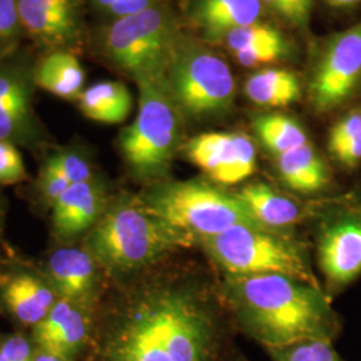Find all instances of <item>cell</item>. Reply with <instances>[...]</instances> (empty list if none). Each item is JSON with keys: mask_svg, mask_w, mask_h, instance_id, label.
Here are the masks:
<instances>
[{"mask_svg": "<svg viewBox=\"0 0 361 361\" xmlns=\"http://www.w3.org/2000/svg\"><path fill=\"white\" fill-rule=\"evenodd\" d=\"M87 361H225L226 329L216 307L190 284L135 290L98 324Z\"/></svg>", "mask_w": 361, "mask_h": 361, "instance_id": "obj_1", "label": "cell"}, {"mask_svg": "<svg viewBox=\"0 0 361 361\" xmlns=\"http://www.w3.org/2000/svg\"><path fill=\"white\" fill-rule=\"evenodd\" d=\"M224 293L237 326L265 348L335 341L341 322L322 286L284 274L228 276Z\"/></svg>", "mask_w": 361, "mask_h": 361, "instance_id": "obj_2", "label": "cell"}, {"mask_svg": "<svg viewBox=\"0 0 361 361\" xmlns=\"http://www.w3.org/2000/svg\"><path fill=\"white\" fill-rule=\"evenodd\" d=\"M197 241L143 204L140 195L110 201L86 237V250L98 267L126 274L152 267L170 253Z\"/></svg>", "mask_w": 361, "mask_h": 361, "instance_id": "obj_3", "label": "cell"}, {"mask_svg": "<svg viewBox=\"0 0 361 361\" xmlns=\"http://www.w3.org/2000/svg\"><path fill=\"white\" fill-rule=\"evenodd\" d=\"M183 34L166 0L149 8L106 20L90 32L89 43L104 62L135 83L165 77Z\"/></svg>", "mask_w": 361, "mask_h": 361, "instance_id": "obj_4", "label": "cell"}, {"mask_svg": "<svg viewBox=\"0 0 361 361\" xmlns=\"http://www.w3.org/2000/svg\"><path fill=\"white\" fill-rule=\"evenodd\" d=\"M138 113L119 134L118 147L135 180L149 185L166 180L180 149L182 118L164 78L137 82Z\"/></svg>", "mask_w": 361, "mask_h": 361, "instance_id": "obj_5", "label": "cell"}, {"mask_svg": "<svg viewBox=\"0 0 361 361\" xmlns=\"http://www.w3.org/2000/svg\"><path fill=\"white\" fill-rule=\"evenodd\" d=\"M140 198L197 243L237 225L259 226L237 193L205 180H161L149 185Z\"/></svg>", "mask_w": 361, "mask_h": 361, "instance_id": "obj_6", "label": "cell"}, {"mask_svg": "<svg viewBox=\"0 0 361 361\" xmlns=\"http://www.w3.org/2000/svg\"><path fill=\"white\" fill-rule=\"evenodd\" d=\"M201 245L228 276L284 274L320 286L305 249L277 231L237 225L201 241Z\"/></svg>", "mask_w": 361, "mask_h": 361, "instance_id": "obj_7", "label": "cell"}, {"mask_svg": "<svg viewBox=\"0 0 361 361\" xmlns=\"http://www.w3.org/2000/svg\"><path fill=\"white\" fill-rule=\"evenodd\" d=\"M164 80L180 114L205 119L226 113L234 102L235 82L229 65L185 35L169 62Z\"/></svg>", "mask_w": 361, "mask_h": 361, "instance_id": "obj_8", "label": "cell"}, {"mask_svg": "<svg viewBox=\"0 0 361 361\" xmlns=\"http://www.w3.org/2000/svg\"><path fill=\"white\" fill-rule=\"evenodd\" d=\"M37 59L22 47L0 61V141L32 150L47 142L34 104Z\"/></svg>", "mask_w": 361, "mask_h": 361, "instance_id": "obj_9", "label": "cell"}, {"mask_svg": "<svg viewBox=\"0 0 361 361\" xmlns=\"http://www.w3.org/2000/svg\"><path fill=\"white\" fill-rule=\"evenodd\" d=\"M361 85V22L331 37L310 75L312 106L326 113L347 102Z\"/></svg>", "mask_w": 361, "mask_h": 361, "instance_id": "obj_10", "label": "cell"}, {"mask_svg": "<svg viewBox=\"0 0 361 361\" xmlns=\"http://www.w3.org/2000/svg\"><path fill=\"white\" fill-rule=\"evenodd\" d=\"M27 39L40 52L79 55L89 44L85 0H16Z\"/></svg>", "mask_w": 361, "mask_h": 361, "instance_id": "obj_11", "label": "cell"}, {"mask_svg": "<svg viewBox=\"0 0 361 361\" xmlns=\"http://www.w3.org/2000/svg\"><path fill=\"white\" fill-rule=\"evenodd\" d=\"M185 152L221 186L238 185L256 171V146L243 133H204L186 143Z\"/></svg>", "mask_w": 361, "mask_h": 361, "instance_id": "obj_12", "label": "cell"}, {"mask_svg": "<svg viewBox=\"0 0 361 361\" xmlns=\"http://www.w3.org/2000/svg\"><path fill=\"white\" fill-rule=\"evenodd\" d=\"M317 259L334 288H344L360 276L361 205L345 207L324 222L317 240Z\"/></svg>", "mask_w": 361, "mask_h": 361, "instance_id": "obj_13", "label": "cell"}, {"mask_svg": "<svg viewBox=\"0 0 361 361\" xmlns=\"http://www.w3.org/2000/svg\"><path fill=\"white\" fill-rule=\"evenodd\" d=\"M91 310L59 297L50 313L32 328L35 348L65 360L86 356L94 338Z\"/></svg>", "mask_w": 361, "mask_h": 361, "instance_id": "obj_14", "label": "cell"}, {"mask_svg": "<svg viewBox=\"0 0 361 361\" xmlns=\"http://www.w3.org/2000/svg\"><path fill=\"white\" fill-rule=\"evenodd\" d=\"M109 205L102 180L94 177L71 185L52 204V231L58 240L70 243L90 232Z\"/></svg>", "mask_w": 361, "mask_h": 361, "instance_id": "obj_15", "label": "cell"}, {"mask_svg": "<svg viewBox=\"0 0 361 361\" xmlns=\"http://www.w3.org/2000/svg\"><path fill=\"white\" fill-rule=\"evenodd\" d=\"M97 267L86 249H58L47 261L49 283L58 296L91 310L98 290Z\"/></svg>", "mask_w": 361, "mask_h": 361, "instance_id": "obj_16", "label": "cell"}, {"mask_svg": "<svg viewBox=\"0 0 361 361\" xmlns=\"http://www.w3.org/2000/svg\"><path fill=\"white\" fill-rule=\"evenodd\" d=\"M264 10L261 0H194L189 19L204 38L221 42L233 30L259 22Z\"/></svg>", "mask_w": 361, "mask_h": 361, "instance_id": "obj_17", "label": "cell"}, {"mask_svg": "<svg viewBox=\"0 0 361 361\" xmlns=\"http://www.w3.org/2000/svg\"><path fill=\"white\" fill-rule=\"evenodd\" d=\"M3 297L15 320L32 328L50 313L59 298L50 283L27 273L10 280Z\"/></svg>", "mask_w": 361, "mask_h": 361, "instance_id": "obj_18", "label": "cell"}, {"mask_svg": "<svg viewBox=\"0 0 361 361\" xmlns=\"http://www.w3.org/2000/svg\"><path fill=\"white\" fill-rule=\"evenodd\" d=\"M235 193L262 228L279 232V229L295 225L302 217L300 204L264 182L247 183Z\"/></svg>", "mask_w": 361, "mask_h": 361, "instance_id": "obj_19", "label": "cell"}, {"mask_svg": "<svg viewBox=\"0 0 361 361\" xmlns=\"http://www.w3.org/2000/svg\"><path fill=\"white\" fill-rule=\"evenodd\" d=\"M35 83L54 97L77 102L85 90L86 73L75 54L43 52L35 63Z\"/></svg>", "mask_w": 361, "mask_h": 361, "instance_id": "obj_20", "label": "cell"}, {"mask_svg": "<svg viewBox=\"0 0 361 361\" xmlns=\"http://www.w3.org/2000/svg\"><path fill=\"white\" fill-rule=\"evenodd\" d=\"M277 170L285 185L301 193H316L329 183V170L310 142L277 155Z\"/></svg>", "mask_w": 361, "mask_h": 361, "instance_id": "obj_21", "label": "cell"}, {"mask_svg": "<svg viewBox=\"0 0 361 361\" xmlns=\"http://www.w3.org/2000/svg\"><path fill=\"white\" fill-rule=\"evenodd\" d=\"M79 111L91 121L118 125L128 119L133 97L128 86L119 80H102L85 87L77 99Z\"/></svg>", "mask_w": 361, "mask_h": 361, "instance_id": "obj_22", "label": "cell"}, {"mask_svg": "<svg viewBox=\"0 0 361 361\" xmlns=\"http://www.w3.org/2000/svg\"><path fill=\"white\" fill-rule=\"evenodd\" d=\"M244 91L246 97L258 106L284 107L300 99L301 85L292 71L267 68L247 78Z\"/></svg>", "mask_w": 361, "mask_h": 361, "instance_id": "obj_23", "label": "cell"}, {"mask_svg": "<svg viewBox=\"0 0 361 361\" xmlns=\"http://www.w3.org/2000/svg\"><path fill=\"white\" fill-rule=\"evenodd\" d=\"M253 129L264 147L276 157L310 142L307 131L296 119L279 113L256 116Z\"/></svg>", "mask_w": 361, "mask_h": 361, "instance_id": "obj_24", "label": "cell"}, {"mask_svg": "<svg viewBox=\"0 0 361 361\" xmlns=\"http://www.w3.org/2000/svg\"><path fill=\"white\" fill-rule=\"evenodd\" d=\"M221 42L232 52L258 47H289L284 34L276 27L256 22L228 32Z\"/></svg>", "mask_w": 361, "mask_h": 361, "instance_id": "obj_25", "label": "cell"}, {"mask_svg": "<svg viewBox=\"0 0 361 361\" xmlns=\"http://www.w3.org/2000/svg\"><path fill=\"white\" fill-rule=\"evenodd\" d=\"M271 361H344L332 341L301 340L283 347L267 348Z\"/></svg>", "mask_w": 361, "mask_h": 361, "instance_id": "obj_26", "label": "cell"}, {"mask_svg": "<svg viewBox=\"0 0 361 361\" xmlns=\"http://www.w3.org/2000/svg\"><path fill=\"white\" fill-rule=\"evenodd\" d=\"M26 39L16 0H0V61L19 51Z\"/></svg>", "mask_w": 361, "mask_h": 361, "instance_id": "obj_27", "label": "cell"}, {"mask_svg": "<svg viewBox=\"0 0 361 361\" xmlns=\"http://www.w3.org/2000/svg\"><path fill=\"white\" fill-rule=\"evenodd\" d=\"M50 157L63 171V174L67 177V180L71 182V185L97 177L87 155L75 146L56 150L51 153Z\"/></svg>", "mask_w": 361, "mask_h": 361, "instance_id": "obj_28", "label": "cell"}, {"mask_svg": "<svg viewBox=\"0 0 361 361\" xmlns=\"http://www.w3.org/2000/svg\"><path fill=\"white\" fill-rule=\"evenodd\" d=\"M261 3L290 26L304 28L310 23L313 0H261Z\"/></svg>", "mask_w": 361, "mask_h": 361, "instance_id": "obj_29", "label": "cell"}, {"mask_svg": "<svg viewBox=\"0 0 361 361\" xmlns=\"http://www.w3.org/2000/svg\"><path fill=\"white\" fill-rule=\"evenodd\" d=\"M38 186L42 198L52 207V204L71 186V182L67 180L63 171L49 155L40 169Z\"/></svg>", "mask_w": 361, "mask_h": 361, "instance_id": "obj_30", "label": "cell"}, {"mask_svg": "<svg viewBox=\"0 0 361 361\" xmlns=\"http://www.w3.org/2000/svg\"><path fill=\"white\" fill-rule=\"evenodd\" d=\"M27 178L23 157L16 145L0 141V185H13Z\"/></svg>", "mask_w": 361, "mask_h": 361, "instance_id": "obj_31", "label": "cell"}, {"mask_svg": "<svg viewBox=\"0 0 361 361\" xmlns=\"http://www.w3.org/2000/svg\"><path fill=\"white\" fill-rule=\"evenodd\" d=\"M361 137V111H352L341 118L329 133L328 147L331 154Z\"/></svg>", "mask_w": 361, "mask_h": 361, "instance_id": "obj_32", "label": "cell"}, {"mask_svg": "<svg viewBox=\"0 0 361 361\" xmlns=\"http://www.w3.org/2000/svg\"><path fill=\"white\" fill-rule=\"evenodd\" d=\"M158 0H90L91 8L102 15L106 20L140 13Z\"/></svg>", "mask_w": 361, "mask_h": 361, "instance_id": "obj_33", "label": "cell"}, {"mask_svg": "<svg viewBox=\"0 0 361 361\" xmlns=\"http://www.w3.org/2000/svg\"><path fill=\"white\" fill-rule=\"evenodd\" d=\"M0 361H35L32 338L15 334L0 340Z\"/></svg>", "mask_w": 361, "mask_h": 361, "instance_id": "obj_34", "label": "cell"}, {"mask_svg": "<svg viewBox=\"0 0 361 361\" xmlns=\"http://www.w3.org/2000/svg\"><path fill=\"white\" fill-rule=\"evenodd\" d=\"M289 54H290V46L289 47H258V49L233 52L234 58L246 67L273 63L279 59L288 56Z\"/></svg>", "mask_w": 361, "mask_h": 361, "instance_id": "obj_35", "label": "cell"}, {"mask_svg": "<svg viewBox=\"0 0 361 361\" xmlns=\"http://www.w3.org/2000/svg\"><path fill=\"white\" fill-rule=\"evenodd\" d=\"M329 6L332 7H338V8H345V7H352L359 4L361 0H325Z\"/></svg>", "mask_w": 361, "mask_h": 361, "instance_id": "obj_36", "label": "cell"}, {"mask_svg": "<svg viewBox=\"0 0 361 361\" xmlns=\"http://www.w3.org/2000/svg\"><path fill=\"white\" fill-rule=\"evenodd\" d=\"M35 361H68L62 359V357H58V356H54L50 355L47 352H43V350H39L35 348Z\"/></svg>", "mask_w": 361, "mask_h": 361, "instance_id": "obj_37", "label": "cell"}, {"mask_svg": "<svg viewBox=\"0 0 361 361\" xmlns=\"http://www.w3.org/2000/svg\"><path fill=\"white\" fill-rule=\"evenodd\" d=\"M1 232H3V209L0 205V243H1Z\"/></svg>", "mask_w": 361, "mask_h": 361, "instance_id": "obj_38", "label": "cell"}, {"mask_svg": "<svg viewBox=\"0 0 361 361\" xmlns=\"http://www.w3.org/2000/svg\"><path fill=\"white\" fill-rule=\"evenodd\" d=\"M225 361H245L244 359H240V357H233L231 360H225Z\"/></svg>", "mask_w": 361, "mask_h": 361, "instance_id": "obj_39", "label": "cell"}]
</instances>
